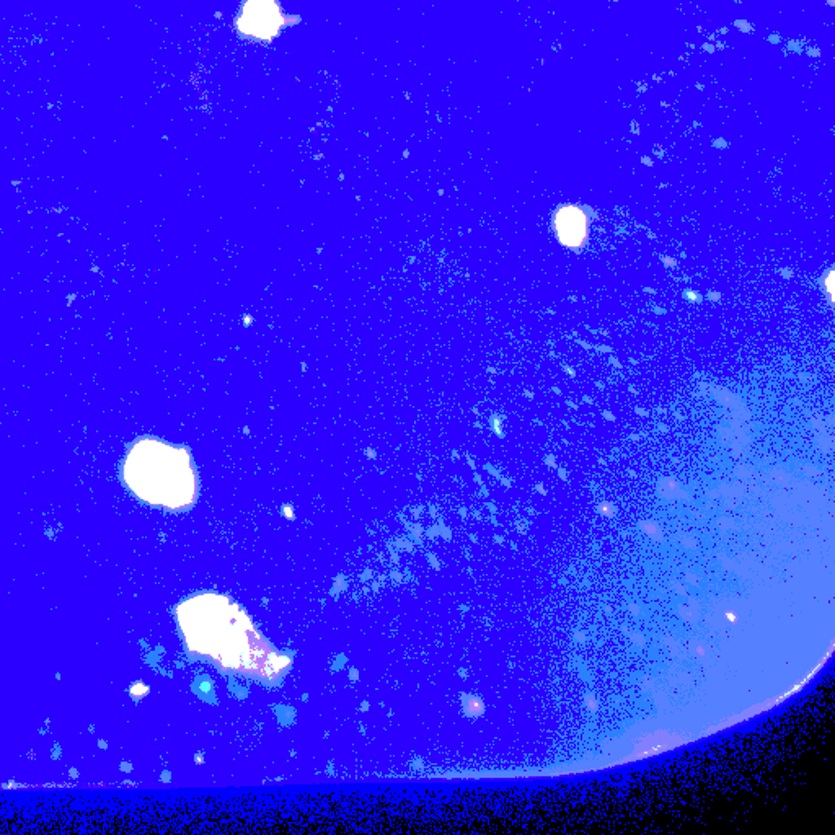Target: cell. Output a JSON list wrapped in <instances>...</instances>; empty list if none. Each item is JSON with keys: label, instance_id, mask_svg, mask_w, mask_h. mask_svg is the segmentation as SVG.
I'll return each mask as SVG.
<instances>
[{"label": "cell", "instance_id": "1", "mask_svg": "<svg viewBox=\"0 0 835 835\" xmlns=\"http://www.w3.org/2000/svg\"><path fill=\"white\" fill-rule=\"evenodd\" d=\"M188 650L211 659L219 668L261 679H278L289 659L261 637L247 615L229 597L204 593L178 607Z\"/></svg>", "mask_w": 835, "mask_h": 835}, {"label": "cell", "instance_id": "4", "mask_svg": "<svg viewBox=\"0 0 835 835\" xmlns=\"http://www.w3.org/2000/svg\"><path fill=\"white\" fill-rule=\"evenodd\" d=\"M558 235L565 245H579L586 235V217L575 208L563 209L557 217Z\"/></svg>", "mask_w": 835, "mask_h": 835}, {"label": "cell", "instance_id": "3", "mask_svg": "<svg viewBox=\"0 0 835 835\" xmlns=\"http://www.w3.org/2000/svg\"><path fill=\"white\" fill-rule=\"evenodd\" d=\"M281 28V9L276 0H247L239 18L243 35L257 40H270Z\"/></svg>", "mask_w": 835, "mask_h": 835}, {"label": "cell", "instance_id": "2", "mask_svg": "<svg viewBox=\"0 0 835 835\" xmlns=\"http://www.w3.org/2000/svg\"><path fill=\"white\" fill-rule=\"evenodd\" d=\"M123 473L134 495L154 506L185 509L195 503V469L185 449L141 439L131 447Z\"/></svg>", "mask_w": 835, "mask_h": 835}]
</instances>
